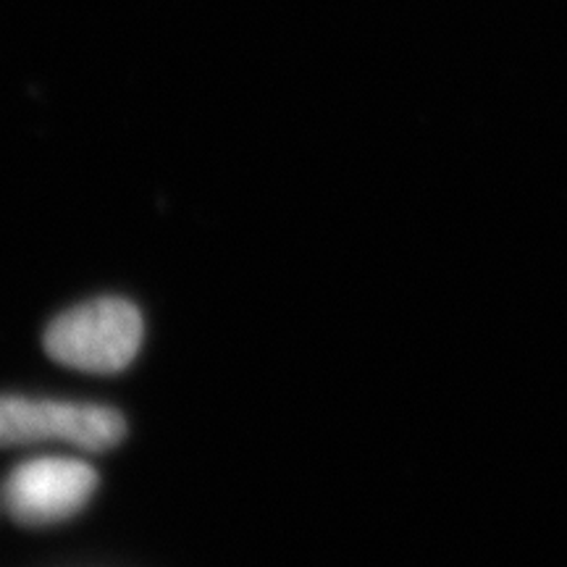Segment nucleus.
I'll use <instances>...</instances> for the list:
<instances>
[{
  "label": "nucleus",
  "mask_w": 567,
  "mask_h": 567,
  "mask_svg": "<svg viewBox=\"0 0 567 567\" xmlns=\"http://www.w3.org/2000/svg\"><path fill=\"white\" fill-rule=\"evenodd\" d=\"M142 318L132 302L103 297L55 318L45 350L55 363L87 373H118L137 358Z\"/></svg>",
  "instance_id": "obj_1"
},
{
  "label": "nucleus",
  "mask_w": 567,
  "mask_h": 567,
  "mask_svg": "<svg viewBox=\"0 0 567 567\" xmlns=\"http://www.w3.org/2000/svg\"><path fill=\"white\" fill-rule=\"evenodd\" d=\"M124 417L103 405L0 396V446L66 444L84 452H105L124 439Z\"/></svg>",
  "instance_id": "obj_2"
},
{
  "label": "nucleus",
  "mask_w": 567,
  "mask_h": 567,
  "mask_svg": "<svg viewBox=\"0 0 567 567\" xmlns=\"http://www.w3.org/2000/svg\"><path fill=\"white\" fill-rule=\"evenodd\" d=\"M97 488L95 467L74 457H38L17 465L3 484V505L24 526L74 517Z\"/></svg>",
  "instance_id": "obj_3"
}]
</instances>
